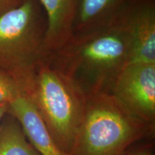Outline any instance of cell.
I'll use <instances>...</instances> for the list:
<instances>
[{
  "instance_id": "obj_5",
  "label": "cell",
  "mask_w": 155,
  "mask_h": 155,
  "mask_svg": "<svg viewBox=\"0 0 155 155\" xmlns=\"http://www.w3.org/2000/svg\"><path fill=\"white\" fill-rule=\"evenodd\" d=\"M110 93L134 116L154 128L155 63L129 62Z\"/></svg>"
},
{
  "instance_id": "obj_2",
  "label": "cell",
  "mask_w": 155,
  "mask_h": 155,
  "mask_svg": "<svg viewBox=\"0 0 155 155\" xmlns=\"http://www.w3.org/2000/svg\"><path fill=\"white\" fill-rule=\"evenodd\" d=\"M154 131L111 93H94L87 95L84 116L69 155H126Z\"/></svg>"
},
{
  "instance_id": "obj_7",
  "label": "cell",
  "mask_w": 155,
  "mask_h": 155,
  "mask_svg": "<svg viewBox=\"0 0 155 155\" xmlns=\"http://www.w3.org/2000/svg\"><path fill=\"white\" fill-rule=\"evenodd\" d=\"M8 112L17 120L25 137L40 155H68L54 140L34 104L26 94L9 103Z\"/></svg>"
},
{
  "instance_id": "obj_13",
  "label": "cell",
  "mask_w": 155,
  "mask_h": 155,
  "mask_svg": "<svg viewBox=\"0 0 155 155\" xmlns=\"http://www.w3.org/2000/svg\"><path fill=\"white\" fill-rule=\"evenodd\" d=\"M126 155H152V149L151 145H143L136 150L129 151Z\"/></svg>"
},
{
  "instance_id": "obj_3",
  "label": "cell",
  "mask_w": 155,
  "mask_h": 155,
  "mask_svg": "<svg viewBox=\"0 0 155 155\" xmlns=\"http://www.w3.org/2000/svg\"><path fill=\"white\" fill-rule=\"evenodd\" d=\"M46 30V15L38 0H25L0 17V73L21 83L26 94L45 59Z\"/></svg>"
},
{
  "instance_id": "obj_1",
  "label": "cell",
  "mask_w": 155,
  "mask_h": 155,
  "mask_svg": "<svg viewBox=\"0 0 155 155\" xmlns=\"http://www.w3.org/2000/svg\"><path fill=\"white\" fill-rule=\"evenodd\" d=\"M45 60L75 81L87 95L110 93L119 73L131 61V42L116 19L104 28L73 35Z\"/></svg>"
},
{
  "instance_id": "obj_12",
  "label": "cell",
  "mask_w": 155,
  "mask_h": 155,
  "mask_svg": "<svg viewBox=\"0 0 155 155\" xmlns=\"http://www.w3.org/2000/svg\"><path fill=\"white\" fill-rule=\"evenodd\" d=\"M25 0H0V17L7 12L16 8Z\"/></svg>"
},
{
  "instance_id": "obj_9",
  "label": "cell",
  "mask_w": 155,
  "mask_h": 155,
  "mask_svg": "<svg viewBox=\"0 0 155 155\" xmlns=\"http://www.w3.org/2000/svg\"><path fill=\"white\" fill-rule=\"evenodd\" d=\"M130 0H78L73 35L88 33L113 23Z\"/></svg>"
},
{
  "instance_id": "obj_8",
  "label": "cell",
  "mask_w": 155,
  "mask_h": 155,
  "mask_svg": "<svg viewBox=\"0 0 155 155\" xmlns=\"http://www.w3.org/2000/svg\"><path fill=\"white\" fill-rule=\"evenodd\" d=\"M47 19L45 48L46 57L57 51L73 37L78 0H38Z\"/></svg>"
},
{
  "instance_id": "obj_10",
  "label": "cell",
  "mask_w": 155,
  "mask_h": 155,
  "mask_svg": "<svg viewBox=\"0 0 155 155\" xmlns=\"http://www.w3.org/2000/svg\"><path fill=\"white\" fill-rule=\"evenodd\" d=\"M0 155H40L29 142L17 120L9 112L0 124Z\"/></svg>"
},
{
  "instance_id": "obj_4",
  "label": "cell",
  "mask_w": 155,
  "mask_h": 155,
  "mask_svg": "<svg viewBox=\"0 0 155 155\" xmlns=\"http://www.w3.org/2000/svg\"><path fill=\"white\" fill-rule=\"evenodd\" d=\"M60 148L69 155L81 122L87 94L45 59L27 93Z\"/></svg>"
},
{
  "instance_id": "obj_14",
  "label": "cell",
  "mask_w": 155,
  "mask_h": 155,
  "mask_svg": "<svg viewBox=\"0 0 155 155\" xmlns=\"http://www.w3.org/2000/svg\"><path fill=\"white\" fill-rule=\"evenodd\" d=\"M8 109L9 104H7V103L0 104V124H1V122L2 121L3 118L5 117V116L8 112Z\"/></svg>"
},
{
  "instance_id": "obj_6",
  "label": "cell",
  "mask_w": 155,
  "mask_h": 155,
  "mask_svg": "<svg viewBox=\"0 0 155 155\" xmlns=\"http://www.w3.org/2000/svg\"><path fill=\"white\" fill-rule=\"evenodd\" d=\"M116 19L130 40L131 62L155 63L154 0H130Z\"/></svg>"
},
{
  "instance_id": "obj_11",
  "label": "cell",
  "mask_w": 155,
  "mask_h": 155,
  "mask_svg": "<svg viewBox=\"0 0 155 155\" xmlns=\"http://www.w3.org/2000/svg\"><path fill=\"white\" fill-rule=\"evenodd\" d=\"M23 94H26V91L21 83L13 78L0 73V104H9Z\"/></svg>"
}]
</instances>
